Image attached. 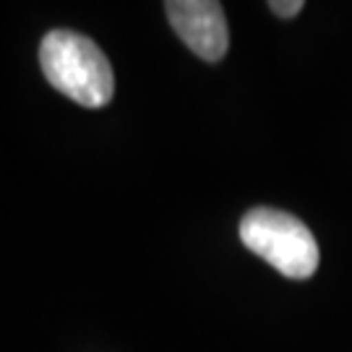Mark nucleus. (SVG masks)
I'll use <instances>...</instances> for the list:
<instances>
[{"instance_id":"nucleus-1","label":"nucleus","mask_w":352,"mask_h":352,"mask_svg":"<svg viewBox=\"0 0 352 352\" xmlns=\"http://www.w3.org/2000/svg\"><path fill=\"white\" fill-rule=\"evenodd\" d=\"M39 65L45 78L81 107H104L113 100L115 76L107 55L71 29H52L39 45Z\"/></svg>"},{"instance_id":"nucleus-2","label":"nucleus","mask_w":352,"mask_h":352,"mask_svg":"<svg viewBox=\"0 0 352 352\" xmlns=\"http://www.w3.org/2000/svg\"><path fill=\"white\" fill-rule=\"evenodd\" d=\"M243 245L261 256L287 279H308L318 269V243L298 217L269 206L251 209L240 219Z\"/></svg>"},{"instance_id":"nucleus-3","label":"nucleus","mask_w":352,"mask_h":352,"mask_svg":"<svg viewBox=\"0 0 352 352\" xmlns=\"http://www.w3.org/2000/svg\"><path fill=\"white\" fill-rule=\"evenodd\" d=\"M175 34L201 60L217 63L230 47V32L222 3L217 0H170L164 3Z\"/></svg>"},{"instance_id":"nucleus-4","label":"nucleus","mask_w":352,"mask_h":352,"mask_svg":"<svg viewBox=\"0 0 352 352\" xmlns=\"http://www.w3.org/2000/svg\"><path fill=\"white\" fill-rule=\"evenodd\" d=\"M269 8L277 16H282V19H292V16H298L302 11V0H272Z\"/></svg>"}]
</instances>
